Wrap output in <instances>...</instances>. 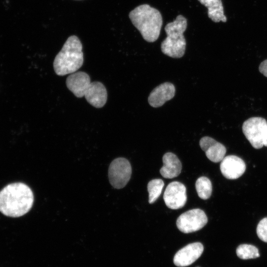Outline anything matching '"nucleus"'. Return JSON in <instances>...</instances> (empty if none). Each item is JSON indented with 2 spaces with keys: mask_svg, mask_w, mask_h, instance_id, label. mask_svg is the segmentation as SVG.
Wrapping results in <instances>:
<instances>
[{
  "mask_svg": "<svg viewBox=\"0 0 267 267\" xmlns=\"http://www.w3.org/2000/svg\"><path fill=\"white\" fill-rule=\"evenodd\" d=\"M256 231L258 237L263 241L267 243V217L259 222Z\"/></svg>",
  "mask_w": 267,
  "mask_h": 267,
  "instance_id": "19",
  "label": "nucleus"
},
{
  "mask_svg": "<svg viewBox=\"0 0 267 267\" xmlns=\"http://www.w3.org/2000/svg\"><path fill=\"white\" fill-rule=\"evenodd\" d=\"M208 9V16L213 22H226L227 18L224 14L222 0H198Z\"/></svg>",
  "mask_w": 267,
  "mask_h": 267,
  "instance_id": "15",
  "label": "nucleus"
},
{
  "mask_svg": "<svg viewBox=\"0 0 267 267\" xmlns=\"http://www.w3.org/2000/svg\"><path fill=\"white\" fill-rule=\"evenodd\" d=\"M207 222V217L203 210L194 209L180 215L177 220L176 224L181 232L188 233L201 229Z\"/></svg>",
  "mask_w": 267,
  "mask_h": 267,
  "instance_id": "7",
  "label": "nucleus"
},
{
  "mask_svg": "<svg viewBox=\"0 0 267 267\" xmlns=\"http://www.w3.org/2000/svg\"><path fill=\"white\" fill-rule=\"evenodd\" d=\"M133 24L146 41H156L160 34L163 19L160 11L147 4L138 5L129 13Z\"/></svg>",
  "mask_w": 267,
  "mask_h": 267,
  "instance_id": "3",
  "label": "nucleus"
},
{
  "mask_svg": "<svg viewBox=\"0 0 267 267\" xmlns=\"http://www.w3.org/2000/svg\"><path fill=\"white\" fill-rule=\"evenodd\" d=\"M195 188L198 196L204 200L209 199L212 192V185L210 180L206 177L199 178L195 183Z\"/></svg>",
  "mask_w": 267,
  "mask_h": 267,
  "instance_id": "16",
  "label": "nucleus"
},
{
  "mask_svg": "<svg viewBox=\"0 0 267 267\" xmlns=\"http://www.w3.org/2000/svg\"><path fill=\"white\" fill-rule=\"evenodd\" d=\"M34 203L31 188L22 182L5 186L0 191V211L5 216L19 217L27 213Z\"/></svg>",
  "mask_w": 267,
  "mask_h": 267,
  "instance_id": "1",
  "label": "nucleus"
},
{
  "mask_svg": "<svg viewBox=\"0 0 267 267\" xmlns=\"http://www.w3.org/2000/svg\"><path fill=\"white\" fill-rule=\"evenodd\" d=\"M164 183L161 179H154L150 180L147 184L150 204H152L158 198L161 194Z\"/></svg>",
  "mask_w": 267,
  "mask_h": 267,
  "instance_id": "18",
  "label": "nucleus"
},
{
  "mask_svg": "<svg viewBox=\"0 0 267 267\" xmlns=\"http://www.w3.org/2000/svg\"><path fill=\"white\" fill-rule=\"evenodd\" d=\"M236 252L237 257L243 260L255 259L260 257L258 249L250 244H243L239 245Z\"/></svg>",
  "mask_w": 267,
  "mask_h": 267,
  "instance_id": "17",
  "label": "nucleus"
},
{
  "mask_svg": "<svg viewBox=\"0 0 267 267\" xmlns=\"http://www.w3.org/2000/svg\"><path fill=\"white\" fill-rule=\"evenodd\" d=\"M82 44L77 36L69 37L61 50L56 55L53 69L58 76H64L76 72L83 65L84 54Z\"/></svg>",
  "mask_w": 267,
  "mask_h": 267,
  "instance_id": "4",
  "label": "nucleus"
},
{
  "mask_svg": "<svg viewBox=\"0 0 267 267\" xmlns=\"http://www.w3.org/2000/svg\"><path fill=\"white\" fill-rule=\"evenodd\" d=\"M267 124L266 119L262 117L250 118L243 124L244 134L256 149H260L264 146V136Z\"/></svg>",
  "mask_w": 267,
  "mask_h": 267,
  "instance_id": "8",
  "label": "nucleus"
},
{
  "mask_svg": "<svg viewBox=\"0 0 267 267\" xmlns=\"http://www.w3.org/2000/svg\"><path fill=\"white\" fill-rule=\"evenodd\" d=\"M203 251L204 247L200 242L189 244L176 253L174 263L179 267L189 266L201 256Z\"/></svg>",
  "mask_w": 267,
  "mask_h": 267,
  "instance_id": "10",
  "label": "nucleus"
},
{
  "mask_svg": "<svg viewBox=\"0 0 267 267\" xmlns=\"http://www.w3.org/2000/svg\"><path fill=\"white\" fill-rule=\"evenodd\" d=\"M131 175V164L125 158H116L109 165V180L115 188L121 189L124 187L130 180Z\"/></svg>",
  "mask_w": 267,
  "mask_h": 267,
  "instance_id": "6",
  "label": "nucleus"
},
{
  "mask_svg": "<svg viewBox=\"0 0 267 267\" xmlns=\"http://www.w3.org/2000/svg\"><path fill=\"white\" fill-rule=\"evenodd\" d=\"M220 170L226 178L235 179L240 177L245 172L244 161L235 155H228L223 158L220 164Z\"/></svg>",
  "mask_w": 267,
  "mask_h": 267,
  "instance_id": "11",
  "label": "nucleus"
},
{
  "mask_svg": "<svg viewBox=\"0 0 267 267\" xmlns=\"http://www.w3.org/2000/svg\"><path fill=\"white\" fill-rule=\"evenodd\" d=\"M67 88L77 97H85L88 103L100 108L107 99V91L104 85L98 81L91 82L89 75L83 71L70 74L66 79Z\"/></svg>",
  "mask_w": 267,
  "mask_h": 267,
  "instance_id": "2",
  "label": "nucleus"
},
{
  "mask_svg": "<svg viewBox=\"0 0 267 267\" xmlns=\"http://www.w3.org/2000/svg\"><path fill=\"white\" fill-rule=\"evenodd\" d=\"M263 143L264 146H267V124L264 134Z\"/></svg>",
  "mask_w": 267,
  "mask_h": 267,
  "instance_id": "21",
  "label": "nucleus"
},
{
  "mask_svg": "<svg viewBox=\"0 0 267 267\" xmlns=\"http://www.w3.org/2000/svg\"><path fill=\"white\" fill-rule=\"evenodd\" d=\"M163 199L169 208L173 210L181 208L187 200L185 186L178 181L170 183L165 189Z\"/></svg>",
  "mask_w": 267,
  "mask_h": 267,
  "instance_id": "9",
  "label": "nucleus"
},
{
  "mask_svg": "<svg viewBox=\"0 0 267 267\" xmlns=\"http://www.w3.org/2000/svg\"><path fill=\"white\" fill-rule=\"evenodd\" d=\"M187 26V19L178 15L176 19L165 27L167 37L161 44L162 52L173 58H180L184 55L186 41L183 33Z\"/></svg>",
  "mask_w": 267,
  "mask_h": 267,
  "instance_id": "5",
  "label": "nucleus"
},
{
  "mask_svg": "<svg viewBox=\"0 0 267 267\" xmlns=\"http://www.w3.org/2000/svg\"><path fill=\"white\" fill-rule=\"evenodd\" d=\"M163 166L160 170L161 175L166 178L178 177L181 173V163L174 153L168 152L163 156Z\"/></svg>",
  "mask_w": 267,
  "mask_h": 267,
  "instance_id": "14",
  "label": "nucleus"
},
{
  "mask_svg": "<svg viewBox=\"0 0 267 267\" xmlns=\"http://www.w3.org/2000/svg\"><path fill=\"white\" fill-rule=\"evenodd\" d=\"M176 89L174 85L169 82L160 84L150 92L148 101L150 105L157 108L162 106L167 101L175 96Z\"/></svg>",
  "mask_w": 267,
  "mask_h": 267,
  "instance_id": "12",
  "label": "nucleus"
},
{
  "mask_svg": "<svg viewBox=\"0 0 267 267\" xmlns=\"http://www.w3.org/2000/svg\"><path fill=\"white\" fill-rule=\"evenodd\" d=\"M259 71L267 77V59L263 61L259 67Z\"/></svg>",
  "mask_w": 267,
  "mask_h": 267,
  "instance_id": "20",
  "label": "nucleus"
},
{
  "mask_svg": "<svg viewBox=\"0 0 267 267\" xmlns=\"http://www.w3.org/2000/svg\"><path fill=\"white\" fill-rule=\"evenodd\" d=\"M201 148L205 152L207 157L212 162H221L226 153V148L222 143L209 136H204L199 141Z\"/></svg>",
  "mask_w": 267,
  "mask_h": 267,
  "instance_id": "13",
  "label": "nucleus"
}]
</instances>
